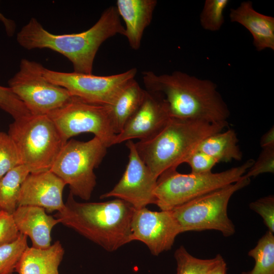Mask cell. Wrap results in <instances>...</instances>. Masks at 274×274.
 Instances as JSON below:
<instances>
[{
    "instance_id": "obj_1",
    "label": "cell",
    "mask_w": 274,
    "mask_h": 274,
    "mask_svg": "<svg viewBox=\"0 0 274 274\" xmlns=\"http://www.w3.org/2000/svg\"><path fill=\"white\" fill-rule=\"evenodd\" d=\"M118 34L124 36L125 28L116 7L110 6L92 27L78 33L53 34L32 18L17 33V40L27 50L48 48L59 53L72 63L74 72L92 74L99 48L107 39Z\"/></svg>"
},
{
    "instance_id": "obj_2",
    "label": "cell",
    "mask_w": 274,
    "mask_h": 274,
    "mask_svg": "<svg viewBox=\"0 0 274 274\" xmlns=\"http://www.w3.org/2000/svg\"><path fill=\"white\" fill-rule=\"evenodd\" d=\"M143 80L147 90L163 95L171 117L211 123L227 122L230 111L211 80L181 71L162 75L145 71Z\"/></svg>"
},
{
    "instance_id": "obj_3",
    "label": "cell",
    "mask_w": 274,
    "mask_h": 274,
    "mask_svg": "<svg viewBox=\"0 0 274 274\" xmlns=\"http://www.w3.org/2000/svg\"><path fill=\"white\" fill-rule=\"evenodd\" d=\"M134 209L120 199L79 202L70 193L64 208L54 217L60 223L101 247L114 252L132 242L131 222Z\"/></svg>"
},
{
    "instance_id": "obj_4",
    "label": "cell",
    "mask_w": 274,
    "mask_h": 274,
    "mask_svg": "<svg viewBox=\"0 0 274 274\" xmlns=\"http://www.w3.org/2000/svg\"><path fill=\"white\" fill-rule=\"evenodd\" d=\"M227 126V121L211 123L171 117L156 134L134 145L141 158L158 179L165 171L177 169L185 163L202 140Z\"/></svg>"
},
{
    "instance_id": "obj_5",
    "label": "cell",
    "mask_w": 274,
    "mask_h": 274,
    "mask_svg": "<svg viewBox=\"0 0 274 274\" xmlns=\"http://www.w3.org/2000/svg\"><path fill=\"white\" fill-rule=\"evenodd\" d=\"M18 151L21 164L30 173L50 170L66 143L47 115H30L14 120L8 133Z\"/></svg>"
},
{
    "instance_id": "obj_6",
    "label": "cell",
    "mask_w": 274,
    "mask_h": 274,
    "mask_svg": "<svg viewBox=\"0 0 274 274\" xmlns=\"http://www.w3.org/2000/svg\"><path fill=\"white\" fill-rule=\"evenodd\" d=\"M249 159L240 166L220 173L181 174L176 169L162 173L155 189V204L161 211H171L204 194L239 180L252 165Z\"/></svg>"
},
{
    "instance_id": "obj_7",
    "label": "cell",
    "mask_w": 274,
    "mask_h": 274,
    "mask_svg": "<svg viewBox=\"0 0 274 274\" xmlns=\"http://www.w3.org/2000/svg\"><path fill=\"white\" fill-rule=\"evenodd\" d=\"M245 176L238 181L191 200L172 210L181 232L215 230L228 237L235 232L227 214L229 201L238 190L250 183Z\"/></svg>"
},
{
    "instance_id": "obj_8",
    "label": "cell",
    "mask_w": 274,
    "mask_h": 274,
    "mask_svg": "<svg viewBox=\"0 0 274 274\" xmlns=\"http://www.w3.org/2000/svg\"><path fill=\"white\" fill-rule=\"evenodd\" d=\"M107 148L96 136L86 142L71 139L62 148L50 170L69 186L74 196L88 200L96 184L94 169Z\"/></svg>"
},
{
    "instance_id": "obj_9",
    "label": "cell",
    "mask_w": 274,
    "mask_h": 274,
    "mask_svg": "<svg viewBox=\"0 0 274 274\" xmlns=\"http://www.w3.org/2000/svg\"><path fill=\"white\" fill-rule=\"evenodd\" d=\"M41 65L22 59L19 71L8 81L9 87L32 115H48L74 97L65 88L47 80L41 73Z\"/></svg>"
},
{
    "instance_id": "obj_10",
    "label": "cell",
    "mask_w": 274,
    "mask_h": 274,
    "mask_svg": "<svg viewBox=\"0 0 274 274\" xmlns=\"http://www.w3.org/2000/svg\"><path fill=\"white\" fill-rule=\"evenodd\" d=\"M66 142L82 133H92L107 147L114 145L115 131L109 106L89 103L74 96L62 108L47 115Z\"/></svg>"
},
{
    "instance_id": "obj_11",
    "label": "cell",
    "mask_w": 274,
    "mask_h": 274,
    "mask_svg": "<svg viewBox=\"0 0 274 274\" xmlns=\"http://www.w3.org/2000/svg\"><path fill=\"white\" fill-rule=\"evenodd\" d=\"M41 72L47 80L65 88L73 96L93 104L110 106L125 84L134 79L137 70L132 68L118 74L96 76L57 72L42 65Z\"/></svg>"
},
{
    "instance_id": "obj_12",
    "label": "cell",
    "mask_w": 274,
    "mask_h": 274,
    "mask_svg": "<svg viewBox=\"0 0 274 274\" xmlns=\"http://www.w3.org/2000/svg\"><path fill=\"white\" fill-rule=\"evenodd\" d=\"M126 145L129 155L124 174L113 188L100 198L115 197L128 203L134 209L155 204L154 192L157 179L140 157L134 143L130 140Z\"/></svg>"
},
{
    "instance_id": "obj_13",
    "label": "cell",
    "mask_w": 274,
    "mask_h": 274,
    "mask_svg": "<svg viewBox=\"0 0 274 274\" xmlns=\"http://www.w3.org/2000/svg\"><path fill=\"white\" fill-rule=\"evenodd\" d=\"M131 231L132 241L143 243L154 256L170 250L182 233L172 211H152L146 207L134 210Z\"/></svg>"
},
{
    "instance_id": "obj_14",
    "label": "cell",
    "mask_w": 274,
    "mask_h": 274,
    "mask_svg": "<svg viewBox=\"0 0 274 274\" xmlns=\"http://www.w3.org/2000/svg\"><path fill=\"white\" fill-rule=\"evenodd\" d=\"M170 118L163 95L146 90L141 106L116 135L113 145L134 139L139 141L149 139L159 132Z\"/></svg>"
},
{
    "instance_id": "obj_15",
    "label": "cell",
    "mask_w": 274,
    "mask_h": 274,
    "mask_svg": "<svg viewBox=\"0 0 274 274\" xmlns=\"http://www.w3.org/2000/svg\"><path fill=\"white\" fill-rule=\"evenodd\" d=\"M65 185L50 170L30 173L21 186L18 206L39 207L48 213L60 212L64 207L62 193Z\"/></svg>"
},
{
    "instance_id": "obj_16",
    "label": "cell",
    "mask_w": 274,
    "mask_h": 274,
    "mask_svg": "<svg viewBox=\"0 0 274 274\" xmlns=\"http://www.w3.org/2000/svg\"><path fill=\"white\" fill-rule=\"evenodd\" d=\"M20 233L31 239L32 247L46 249L51 244V231L60 220L49 215L44 208L32 206H18L12 215Z\"/></svg>"
},
{
    "instance_id": "obj_17",
    "label": "cell",
    "mask_w": 274,
    "mask_h": 274,
    "mask_svg": "<svg viewBox=\"0 0 274 274\" xmlns=\"http://www.w3.org/2000/svg\"><path fill=\"white\" fill-rule=\"evenodd\" d=\"M230 20L245 27L253 37V44L257 51L266 49L274 50V18L256 11L251 1H244L231 9Z\"/></svg>"
},
{
    "instance_id": "obj_18",
    "label": "cell",
    "mask_w": 274,
    "mask_h": 274,
    "mask_svg": "<svg viewBox=\"0 0 274 274\" xmlns=\"http://www.w3.org/2000/svg\"><path fill=\"white\" fill-rule=\"evenodd\" d=\"M156 0H117L116 8L125 24L124 36L130 47L138 50L145 29L152 20Z\"/></svg>"
},
{
    "instance_id": "obj_19",
    "label": "cell",
    "mask_w": 274,
    "mask_h": 274,
    "mask_svg": "<svg viewBox=\"0 0 274 274\" xmlns=\"http://www.w3.org/2000/svg\"><path fill=\"white\" fill-rule=\"evenodd\" d=\"M64 251L59 241L46 249L27 247L17 265L18 274H50L58 270Z\"/></svg>"
},
{
    "instance_id": "obj_20",
    "label": "cell",
    "mask_w": 274,
    "mask_h": 274,
    "mask_svg": "<svg viewBox=\"0 0 274 274\" xmlns=\"http://www.w3.org/2000/svg\"><path fill=\"white\" fill-rule=\"evenodd\" d=\"M134 79L120 90L113 102L109 106L115 131L119 133L125 123L141 106L145 94Z\"/></svg>"
},
{
    "instance_id": "obj_21",
    "label": "cell",
    "mask_w": 274,
    "mask_h": 274,
    "mask_svg": "<svg viewBox=\"0 0 274 274\" xmlns=\"http://www.w3.org/2000/svg\"><path fill=\"white\" fill-rule=\"evenodd\" d=\"M238 142L235 131L229 129L206 138L195 150L215 158L219 162H228L233 160L239 161L242 159L243 153Z\"/></svg>"
},
{
    "instance_id": "obj_22",
    "label": "cell",
    "mask_w": 274,
    "mask_h": 274,
    "mask_svg": "<svg viewBox=\"0 0 274 274\" xmlns=\"http://www.w3.org/2000/svg\"><path fill=\"white\" fill-rule=\"evenodd\" d=\"M30 173L24 165L9 170L0 178V208L12 215L18 207L21 186Z\"/></svg>"
},
{
    "instance_id": "obj_23",
    "label": "cell",
    "mask_w": 274,
    "mask_h": 274,
    "mask_svg": "<svg viewBox=\"0 0 274 274\" xmlns=\"http://www.w3.org/2000/svg\"><path fill=\"white\" fill-rule=\"evenodd\" d=\"M249 256L255 261L253 268L242 274H274V235L268 231L250 250Z\"/></svg>"
},
{
    "instance_id": "obj_24",
    "label": "cell",
    "mask_w": 274,
    "mask_h": 274,
    "mask_svg": "<svg viewBox=\"0 0 274 274\" xmlns=\"http://www.w3.org/2000/svg\"><path fill=\"white\" fill-rule=\"evenodd\" d=\"M0 21L3 23L8 35H11L15 31L16 26L14 21L6 18L1 12ZM0 109L10 114L14 120L31 115L22 101L9 87L1 85Z\"/></svg>"
},
{
    "instance_id": "obj_25",
    "label": "cell",
    "mask_w": 274,
    "mask_h": 274,
    "mask_svg": "<svg viewBox=\"0 0 274 274\" xmlns=\"http://www.w3.org/2000/svg\"><path fill=\"white\" fill-rule=\"evenodd\" d=\"M174 257L177 265L176 274H206L223 258L220 254L211 259L197 258L191 255L183 246L176 250Z\"/></svg>"
},
{
    "instance_id": "obj_26",
    "label": "cell",
    "mask_w": 274,
    "mask_h": 274,
    "mask_svg": "<svg viewBox=\"0 0 274 274\" xmlns=\"http://www.w3.org/2000/svg\"><path fill=\"white\" fill-rule=\"evenodd\" d=\"M27 237L20 233L14 242L0 247V274H13L23 252Z\"/></svg>"
},
{
    "instance_id": "obj_27",
    "label": "cell",
    "mask_w": 274,
    "mask_h": 274,
    "mask_svg": "<svg viewBox=\"0 0 274 274\" xmlns=\"http://www.w3.org/2000/svg\"><path fill=\"white\" fill-rule=\"evenodd\" d=\"M228 0H206L199 16L201 27L210 31L219 30L224 23V12Z\"/></svg>"
},
{
    "instance_id": "obj_28",
    "label": "cell",
    "mask_w": 274,
    "mask_h": 274,
    "mask_svg": "<svg viewBox=\"0 0 274 274\" xmlns=\"http://www.w3.org/2000/svg\"><path fill=\"white\" fill-rule=\"evenodd\" d=\"M21 164L18 151L12 139L8 134L0 131V178Z\"/></svg>"
},
{
    "instance_id": "obj_29",
    "label": "cell",
    "mask_w": 274,
    "mask_h": 274,
    "mask_svg": "<svg viewBox=\"0 0 274 274\" xmlns=\"http://www.w3.org/2000/svg\"><path fill=\"white\" fill-rule=\"evenodd\" d=\"M265 173H274V147L262 148L258 158L245 176L250 178Z\"/></svg>"
},
{
    "instance_id": "obj_30",
    "label": "cell",
    "mask_w": 274,
    "mask_h": 274,
    "mask_svg": "<svg viewBox=\"0 0 274 274\" xmlns=\"http://www.w3.org/2000/svg\"><path fill=\"white\" fill-rule=\"evenodd\" d=\"M250 208L259 214L268 231L274 233V197L269 195L258 199L250 204Z\"/></svg>"
},
{
    "instance_id": "obj_31",
    "label": "cell",
    "mask_w": 274,
    "mask_h": 274,
    "mask_svg": "<svg viewBox=\"0 0 274 274\" xmlns=\"http://www.w3.org/2000/svg\"><path fill=\"white\" fill-rule=\"evenodd\" d=\"M185 163L190 166L191 173L204 174L211 172L219 161L215 158L195 150L187 157Z\"/></svg>"
},
{
    "instance_id": "obj_32",
    "label": "cell",
    "mask_w": 274,
    "mask_h": 274,
    "mask_svg": "<svg viewBox=\"0 0 274 274\" xmlns=\"http://www.w3.org/2000/svg\"><path fill=\"white\" fill-rule=\"evenodd\" d=\"M19 234L12 215L2 211L0 212V247L14 242Z\"/></svg>"
},
{
    "instance_id": "obj_33",
    "label": "cell",
    "mask_w": 274,
    "mask_h": 274,
    "mask_svg": "<svg viewBox=\"0 0 274 274\" xmlns=\"http://www.w3.org/2000/svg\"><path fill=\"white\" fill-rule=\"evenodd\" d=\"M260 145L262 148L274 147V127L272 126L261 138Z\"/></svg>"
},
{
    "instance_id": "obj_34",
    "label": "cell",
    "mask_w": 274,
    "mask_h": 274,
    "mask_svg": "<svg viewBox=\"0 0 274 274\" xmlns=\"http://www.w3.org/2000/svg\"><path fill=\"white\" fill-rule=\"evenodd\" d=\"M227 264L223 258L215 266L211 268L206 274H226Z\"/></svg>"
},
{
    "instance_id": "obj_35",
    "label": "cell",
    "mask_w": 274,
    "mask_h": 274,
    "mask_svg": "<svg viewBox=\"0 0 274 274\" xmlns=\"http://www.w3.org/2000/svg\"><path fill=\"white\" fill-rule=\"evenodd\" d=\"M50 274H59V273L58 270H56L51 273Z\"/></svg>"
},
{
    "instance_id": "obj_36",
    "label": "cell",
    "mask_w": 274,
    "mask_h": 274,
    "mask_svg": "<svg viewBox=\"0 0 274 274\" xmlns=\"http://www.w3.org/2000/svg\"><path fill=\"white\" fill-rule=\"evenodd\" d=\"M1 211H2V210H1V208H0V212H1Z\"/></svg>"
}]
</instances>
